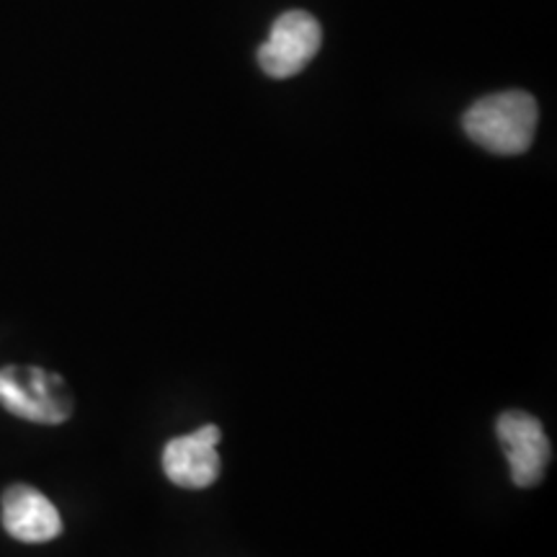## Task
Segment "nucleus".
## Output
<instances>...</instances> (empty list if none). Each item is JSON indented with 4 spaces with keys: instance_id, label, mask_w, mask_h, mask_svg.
Masks as SVG:
<instances>
[{
    "instance_id": "1",
    "label": "nucleus",
    "mask_w": 557,
    "mask_h": 557,
    "mask_svg": "<svg viewBox=\"0 0 557 557\" xmlns=\"http://www.w3.org/2000/svg\"><path fill=\"white\" fill-rule=\"evenodd\" d=\"M540 109L527 90H504L472 103L465 114V132L480 148L496 156H521L537 132Z\"/></svg>"
},
{
    "instance_id": "2",
    "label": "nucleus",
    "mask_w": 557,
    "mask_h": 557,
    "mask_svg": "<svg viewBox=\"0 0 557 557\" xmlns=\"http://www.w3.org/2000/svg\"><path fill=\"white\" fill-rule=\"evenodd\" d=\"M0 406L16 418L58 426L73 413V395L60 374L41 367L0 369Z\"/></svg>"
},
{
    "instance_id": "3",
    "label": "nucleus",
    "mask_w": 557,
    "mask_h": 557,
    "mask_svg": "<svg viewBox=\"0 0 557 557\" xmlns=\"http://www.w3.org/2000/svg\"><path fill=\"white\" fill-rule=\"evenodd\" d=\"M323 45V29L308 11H287L271 26L269 39L259 50V62L269 78L287 81L315 60Z\"/></svg>"
},
{
    "instance_id": "4",
    "label": "nucleus",
    "mask_w": 557,
    "mask_h": 557,
    "mask_svg": "<svg viewBox=\"0 0 557 557\" xmlns=\"http://www.w3.org/2000/svg\"><path fill=\"white\" fill-rule=\"evenodd\" d=\"M498 442L506 451L511 478L519 487H534L545 475L549 465V438L542 429L540 418L524 410H508L496 423Z\"/></svg>"
},
{
    "instance_id": "5",
    "label": "nucleus",
    "mask_w": 557,
    "mask_h": 557,
    "mask_svg": "<svg viewBox=\"0 0 557 557\" xmlns=\"http://www.w3.org/2000/svg\"><path fill=\"white\" fill-rule=\"evenodd\" d=\"M220 429L201 426L186 436H176L163 449V472L173 485L186 491L209 487L220 475Z\"/></svg>"
},
{
    "instance_id": "6",
    "label": "nucleus",
    "mask_w": 557,
    "mask_h": 557,
    "mask_svg": "<svg viewBox=\"0 0 557 557\" xmlns=\"http://www.w3.org/2000/svg\"><path fill=\"white\" fill-rule=\"evenodd\" d=\"M3 529L13 540L41 545L60 537V511L37 487L16 483L3 493Z\"/></svg>"
}]
</instances>
